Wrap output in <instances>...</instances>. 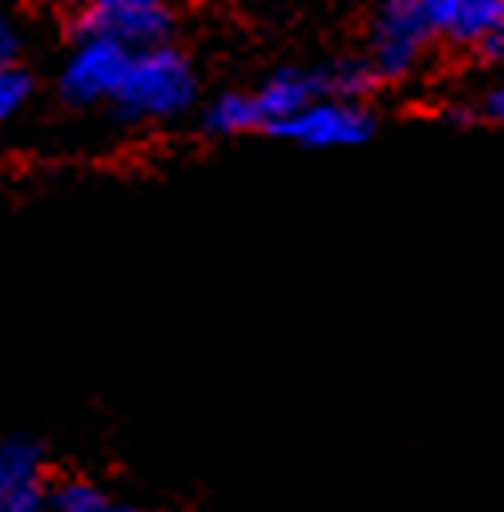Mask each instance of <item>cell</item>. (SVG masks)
I'll list each match as a JSON object with an SVG mask.
<instances>
[{
	"instance_id": "8",
	"label": "cell",
	"mask_w": 504,
	"mask_h": 512,
	"mask_svg": "<svg viewBox=\"0 0 504 512\" xmlns=\"http://www.w3.org/2000/svg\"><path fill=\"white\" fill-rule=\"evenodd\" d=\"M202 125L210 134H218V138H238V134L263 130L255 97H250V93H222V97H214L210 109L202 113Z\"/></svg>"
},
{
	"instance_id": "10",
	"label": "cell",
	"mask_w": 504,
	"mask_h": 512,
	"mask_svg": "<svg viewBox=\"0 0 504 512\" xmlns=\"http://www.w3.org/2000/svg\"><path fill=\"white\" fill-rule=\"evenodd\" d=\"M33 97V77L29 69L13 65V69H0V121L17 117Z\"/></svg>"
},
{
	"instance_id": "6",
	"label": "cell",
	"mask_w": 504,
	"mask_h": 512,
	"mask_svg": "<svg viewBox=\"0 0 504 512\" xmlns=\"http://www.w3.org/2000/svg\"><path fill=\"white\" fill-rule=\"evenodd\" d=\"M432 37L460 49H484V41L504 25V0H420Z\"/></svg>"
},
{
	"instance_id": "2",
	"label": "cell",
	"mask_w": 504,
	"mask_h": 512,
	"mask_svg": "<svg viewBox=\"0 0 504 512\" xmlns=\"http://www.w3.org/2000/svg\"><path fill=\"white\" fill-rule=\"evenodd\" d=\"M69 21L73 41H105L125 53H146L174 37L170 0H85Z\"/></svg>"
},
{
	"instance_id": "7",
	"label": "cell",
	"mask_w": 504,
	"mask_h": 512,
	"mask_svg": "<svg viewBox=\"0 0 504 512\" xmlns=\"http://www.w3.org/2000/svg\"><path fill=\"white\" fill-rule=\"evenodd\" d=\"M255 109H259V121L263 130L271 134L279 121L295 117L299 109H307L311 101H323L327 97V85H323V69H279L271 73L255 93Z\"/></svg>"
},
{
	"instance_id": "15",
	"label": "cell",
	"mask_w": 504,
	"mask_h": 512,
	"mask_svg": "<svg viewBox=\"0 0 504 512\" xmlns=\"http://www.w3.org/2000/svg\"><path fill=\"white\" fill-rule=\"evenodd\" d=\"M109 512H146V508H134V504H113Z\"/></svg>"
},
{
	"instance_id": "9",
	"label": "cell",
	"mask_w": 504,
	"mask_h": 512,
	"mask_svg": "<svg viewBox=\"0 0 504 512\" xmlns=\"http://www.w3.org/2000/svg\"><path fill=\"white\" fill-rule=\"evenodd\" d=\"M113 504L89 480H65L49 488V512H109Z\"/></svg>"
},
{
	"instance_id": "3",
	"label": "cell",
	"mask_w": 504,
	"mask_h": 512,
	"mask_svg": "<svg viewBox=\"0 0 504 512\" xmlns=\"http://www.w3.org/2000/svg\"><path fill=\"white\" fill-rule=\"evenodd\" d=\"M432 25L424 17V5L420 0H384L375 9V21H371V53H367V65L375 69L380 81H396L404 73H412L424 57V49L432 45Z\"/></svg>"
},
{
	"instance_id": "13",
	"label": "cell",
	"mask_w": 504,
	"mask_h": 512,
	"mask_svg": "<svg viewBox=\"0 0 504 512\" xmlns=\"http://www.w3.org/2000/svg\"><path fill=\"white\" fill-rule=\"evenodd\" d=\"M480 109H484V117H488V121L504 125V85H496V89L484 97V105H480Z\"/></svg>"
},
{
	"instance_id": "4",
	"label": "cell",
	"mask_w": 504,
	"mask_h": 512,
	"mask_svg": "<svg viewBox=\"0 0 504 512\" xmlns=\"http://www.w3.org/2000/svg\"><path fill=\"white\" fill-rule=\"evenodd\" d=\"M375 134V117L359 105V101H311L307 109H299L295 117L279 121L271 138H287L311 150H335V146H359Z\"/></svg>"
},
{
	"instance_id": "12",
	"label": "cell",
	"mask_w": 504,
	"mask_h": 512,
	"mask_svg": "<svg viewBox=\"0 0 504 512\" xmlns=\"http://www.w3.org/2000/svg\"><path fill=\"white\" fill-rule=\"evenodd\" d=\"M21 65V29L13 21V13L0 5V69Z\"/></svg>"
},
{
	"instance_id": "16",
	"label": "cell",
	"mask_w": 504,
	"mask_h": 512,
	"mask_svg": "<svg viewBox=\"0 0 504 512\" xmlns=\"http://www.w3.org/2000/svg\"><path fill=\"white\" fill-rule=\"evenodd\" d=\"M57 5H65V9H77V5H85V0H57Z\"/></svg>"
},
{
	"instance_id": "14",
	"label": "cell",
	"mask_w": 504,
	"mask_h": 512,
	"mask_svg": "<svg viewBox=\"0 0 504 512\" xmlns=\"http://www.w3.org/2000/svg\"><path fill=\"white\" fill-rule=\"evenodd\" d=\"M480 53H484L488 61H496V65H504V25H500V29H496V33H492V37L484 41V49H480Z\"/></svg>"
},
{
	"instance_id": "1",
	"label": "cell",
	"mask_w": 504,
	"mask_h": 512,
	"mask_svg": "<svg viewBox=\"0 0 504 512\" xmlns=\"http://www.w3.org/2000/svg\"><path fill=\"white\" fill-rule=\"evenodd\" d=\"M194 89H198V77L186 53L174 45H158L146 53H130V65H125L109 105L125 121H162V117L186 113L194 101Z\"/></svg>"
},
{
	"instance_id": "5",
	"label": "cell",
	"mask_w": 504,
	"mask_h": 512,
	"mask_svg": "<svg viewBox=\"0 0 504 512\" xmlns=\"http://www.w3.org/2000/svg\"><path fill=\"white\" fill-rule=\"evenodd\" d=\"M125 65H130V53L117 49V45H105V41H73V53H69V61L61 65V77H57L61 97L69 105H101V101H113Z\"/></svg>"
},
{
	"instance_id": "11",
	"label": "cell",
	"mask_w": 504,
	"mask_h": 512,
	"mask_svg": "<svg viewBox=\"0 0 504 512\" xmlns=\"http://www.w3.org/2000/svg\"><path fill=\"white\" fill-rule=\"evenodd\" d=\"M0 512H49V488H45V480L21 484V488L5 492V496H0Z\"/></svg>"
}]
</instances>
